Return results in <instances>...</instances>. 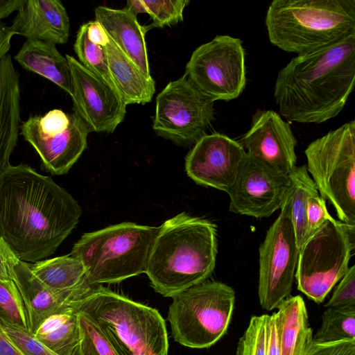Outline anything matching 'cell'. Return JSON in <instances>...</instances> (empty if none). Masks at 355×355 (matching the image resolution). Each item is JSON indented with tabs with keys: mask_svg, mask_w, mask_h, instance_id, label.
<instances>
[{
	"mask_svg": "<svg viewBox=\"0 0 355 355\" xmlns=\"http://www.w3.org/2000/svg\"><path fill=\"white\" fill-rule=\"evenodd\" d=\"M98 21L108 37L129 57L148 77H151L148 58L146 26L138 22L137 17L125 9L98 6L94 10Z\"/></svg>",
	"mask_w": 355,
	"mask_h": 355,
	"instance_id": "cell-20",
	"label": "cell"
},
{
	"mask_svg": "<svg viewBox=\"0 0 355 355\" xmlns=\"http://www.w3.org/2000/svg\"><path fill=\"white\" fill-rule=\"evenodd\" d=\"M217 252L216 224L180 213L159 227L146 274L155 292L173 297L207 280Z\"/></svg>",
	"mask_w": 355,
	"mask_h": 355,
	"instance_id": "cell-3",
	"label": "cell"
},
{
	"mask_svg": "<svg viewBox=\"0 0 355 355\" xmlns=\"http://www.w3.org/2000/svg\"><path fill=\"white\" fill-rule=\"evenodd\" d=\"M98 324L118 355H168L165 320L154 308L97 285L78 302Z\"/></svg>",
	"mask_w": 355,
	"mask_h": 355,
	"instance_id": "cell-5",
	"label": "cell"
},
{
	"mask_svg": "<svg viewBox=\"0 0 355 355\" xmlns=\"http://www.w3.org/2000/svg\"><path fill=\"white\" fill-rule=\"evenodd\" d=\"M306 168L321 197L340 221L355 229V122L348 121L310 143Z\"/></svg>",
	"mask_w": 355,
	"mask_h": 355,
	"instance_id": "cell-7",
	"label": "cell"
},
{
	"mask_svg": "<svg viewBox=\"0 0 355 355\" xmlns=\"http://www.w3.org/2000/svg\"><path fill=\"white\" fill-rule=\"evenodd\" d=\"M13 35L10 26L0 21V60L8 54Z\"/></svg>",
	"mask_w": 355,
	"mask_h": 355,
	"instance_id": "cell-40",
	"label": "cell"
},
{
	"mask_svg": "<svg viewBox=\"0 0 355 355\" xmlns=\"http://www.w3.org/2000/svg\"><path fill=\"white\" fill-rule=\"evenodd\" d=\"M19 130L39 155L43 168L56 175L67 173L77 162L90 132L75 112L67 114L60 109L30 116Z\"/></svg>",
	"mask_w": 355,
	"mask_h": 355,
	"instance_id": "cell-12",
	"label": "cell"
},
{
	"mask_svg": "<svg viewBox=\"0 0 355 355\" xmlns=\"http://www.w3.org/2000/svg\"><path fill=\"white\" fill-rule=\"evenodd\" d=\"M144 13H148L153 23L146 26L152 28H163L183 21V11L189 3V0H141Z\"/></svg>",
	"mask_w": 355,
	"mask_h": 355,
	"instance_id": "cell-32",
	"label": "cell"
},
{
	"mask_svg": "<svg viewBox=\"0 0 355 355\" xmlns=\"http://www.w3.org/2000/svg\"><path fill=\"white\" fill-rule=\"evenodd\" d=\"M72 83L74 112L90 132H113L123 120L126 105L119 92L84 67L74 57L66 55Z\"/></svg>",
	"mask_w": 355,
	"mask_h": 355,
	"instance_id": "cell-15",
	"label": "cell"
},
{
	"mask_svg": "<svg viewBox=\"0 0 355 355\" xmlns=\"http://www.w3.org/2000/svg\"><path fill=\"white\" fill-rule=\"evenodd\" d=\"M7 248L6 243L0 246V280L4 282L12 280L6 261L5 252Z\"/></svg>",
	"mask_w": 355,
	"mask_h": 355,
	"instance_id": "cell-43",
	"label": "cell"
},
{
	"mask_svg": "<svg viewBox=\"0 0 355 355\" xmlns=\"http://www.w3.org/2000/svg\"><path fill=\"white\" fill-rule=\"evenodd\" d=\"M325 306L336 309H355L354 265L348 268Z\"/></svg>",
	"mask_w": 355,
	"mask_h": 355,
	"instance_id": "cell-35",
	"label": "cell"
},
{
	"mask_svg": "<svg viewBox=\"0 0 355 355\" xmlns=\"http://www.w3.org/2000/svg\"><path fill=\"white\" fill-rule=\"evenodd\" d=\"M79 355H118L98 324L79 310Z\"/></svg>",
	"mask_w": 355,
	"mask_h": 355,
	"instance_id": "cell-30",
	"label": "cell"
},
{
	"mask_svg": "<svg viewBox=\"0 0 355 355\" xmlns=\"http://www.w3.org/2000/svg\"><path fill=\"white\" fill-rule=\"evenodd\" d=\"M172 298L167 318L175 342L190 348H208L227 332L235 302L230 286L206 281Z\"/></svg>",
	"mask_w": 355,
	"mask_h": 355,
	"instance_id": "cell-8",
	"label": "cell"
},
{
	"mask_svg": "<svg viewBox=\"0 0 355 355\" xmlns=\"http://www.w3.org/2000/svg\"><path fill=\"white\" fill-rule=\"evenodd\" d=\"M245 57L239 38L217 35L194 50L184 75L214 101H231L245 87Z\"/></svg>",
	"mask_w": 355,
	"mask_h": 355,
	"instance_id": "cell-10",
	"label": "cell"
},
{
	"mask_svg": "<svg viewBox=\"0 0 355 355\" xmlns=\"http://www.w3.org/2000/svg\"><path fill=\"white\" fill-rule=\"evenodd\" d=\"M268 315L253 316L239 339L236 355H266Z\"/></svg>",
	"mask_w": 355,
	"mask_h": 355,
	"instance_id": "cell-33",
	"label": "cell"
},
{
	"mask_svg": "<svg viewBox=\"0 0 355 355\" xmlns=\"http://www.w3.org/2000/svg\"><path fill=\"white\" fill-rule=\"evenodd\" d=\"M5 243L4 241L0 236V246L3 245Z\"/></svg>",
	"mask_w": 355,
	"mask_h": 355,
	"instance_id": "cell-44",
	"label": "cell"
},
{
	"mask_svg": "<svg viewBox=\"0 0 355 355\" xmlns=\"http://www.w3.org/2000/svg\"><path fill=\"white\" fill-rule=\"evenodd\" d=\"M329 216L330 214L326 206V200L318 195V191L311 194L307 200L306 240L315 232Z\"/></svg>",
	"mask_w": 355,
	"mask_h": 355,
	"instance_id": "cell-36",
	"label": "cell"
},
{
	"mask_svg": "<svg viewBox=\"0 0 355 355\" xmlns=\"http://www.w3.org/2000/svg\"><path fill=\"white\" fill-rule=\"evenodd\" d=\"M214 102L183 75L157 96L153 129L180 145L195 144L214 119Z\"/></svg>",
	"mask_w": 355,
	"mask_h": 355,
	"instance_id": "cell-13",
	"label": "cell"
},
{
	"mask_svg": "<svg viewBox=\"0 0 355 355\" xmlns=\"http://www.w3.org/2000/svg\"><path fill=\"white\" fill-rule=\"evenodd\" d=\"M88 24V37L94 44L105 46L109 43V37L101 24L96 21H89Z\"/></svg>",
	"mask_w": 355,
	"mask_h": 355,
	"instance_id": "cell-39",
	"label": "cell"
},
{
	"mask_svg": "<svg viewBox=\"0 0 355 355\" xmlns=\"http://www.w3.org/2000/svg\"><path fill=\"white\" fill-rule=\"evenodd\" d=\"M277 310L273 314L281 355H306L313 340L303 298L289 296Z\"/></svg>",
	"mask_w": 355,
	"mask_h": 355,
	"instance_id": "cell-22",
	"label": "cell"
},
{
	"mask_svg": "<svg viewBox=\"0 0 355 355\" xmlns=\"http://www.w3.org/2000/svg\"><path fill=\"white\" fill-rule=\"evenodd\" d=\"M280 209L259 250V300L261 307L269 311L277 309L290 296L300 250L291 218L288 190Z\"/></svg>",
	"mask_w": 355,
	"mask_h": 355,
	"instance_id": "cell-11",
	"label": "cell"
},
{
	"mask_svg": "<svg viewBox=\"0 0 355 355\" xmlns=\"http://www.w3.org/2000/svg\"><path fill=\"white\" fill-rule=\"evenodd\" d=\"M306 355H355V340L329 343L313 342Z\"/></svg>",
	"mask_w": 355,
	"mask_h": 355,
	"instance_id": "cell-37",
	"label": "cell"
},
{
	"mask_svg": "<svg viewBox=\"0 0 355 355\" xmlns=\"http://www.w3.org/2000/svg\"><path fill=\"white\" fill-rule=\"evenodd\" d=\"M79 300L45 319L33 334L58 355H79Z\"/></svg>",
	"mask_w": 355,
	"mask_h": 355,
	"instance_id": "cell-26",
	"label": "cell"
},
{
	"mask_svg": "<svg viewBox=\"0 0 355 355\" xmlns=\"http://www.w3.org/2000/svg\"><path fill=\"white\" fill-rule=\"evenodd\" d=\"M6 334L24 355H58L28 330L0 321Z\"/></svg>",
	"mask_w": 355,
	"mask_h": 355,
	"instance_id": "cell-34",
	"label": "cell"
},
{
	"mask_svg": "<svg viewBox=\"0 0 355 355\" xmlns=\"http://www.w3.org/2000/svg\"><path fill=\"white\" fill-rule=\"evenodd\" d=\"M0 355H24L9 338L1 324Z\"/></svg>",
	"mask_w": 355,
	"mask_h": 355,
	"instance_id": "cell-41",
	"label": "cell"
},
{
	"mask_svg": "<svg viewBox=\"0 0 355 355\" xmlns=\"http://www.w3.org/2000/svg\"><path fill=\"white\" fill-rule=\"evenodd\" d=\"M355 229L331 215L299 250L295 279L297 289L322 303L349 268Z\"/></svg>",
	"mask_w": 355,
	"mask_h": 355,
	"instance_id": "cell-9",
	"label": "cell"
},
{
	"mask_svg": "<svg viewBox=\"0 0 355 355\" xmlns=\"http://www.w3.org/2000/svg\"><path fill=\"white\" fill-rule=\"evenodd\" d=\"M21 2L22 0H0V21L12 12L17 11Z\"/></svg>",
	"mask_w": 355,
	"mask_h": 355,
	"instance_id": "cell-42",
	"label": "cell"
},
{
	"mask_svg": "<svg viewBox=\"0 0 355 355\" xmlns=\"http://www.w3.org/2000/svg\"><path fill=\"white\" fill-rule=\"evenodd\" d=\"M30 267L35 277L55 292L85 291L93 287L87 282L82 262L69 254L45 259Z\"/></svg>",
	"mask_w": 355,
	"mask_h": 355,
	"instance_id": "cell-25",
	"label": "cell"
},
{
	"mask_svg": "<svg viewBox=\"0 0 355 355\" xmlns=\"http://www.w3.org/2000/svg\"><path fill=\"white\" fill-rule=\"evenodd\" d=\"M245 155L239 141L219 132L205 134L187 153L185 171L198 184L227 193Z\"/></svg>",
	"mask_w": 355,
	"mask_h": 355,
	"instance_id": "cell-16",
	"label": "cell"
},
{
	"mask_svg": "<svg viewBox=\"0 0 355 355\" xmlns=\"http://www.w3.org/2000/svg\"><path fill=\"white\" fill-rule=\"evenodd\" d=\"M87 31V22L81 25L77 32L73 49L78 62L89 71L118 92L109 70L105 47L93 43L89 39Z\"/></svg>",
	"mask_w": 355,
	"mask_h": 355,
	"instance_id": "cell-28",
	"label": "cell"
},
{
	"mask_svg": "<svg viewBox=\"0 0 355 355\" xmlns=\"http://www.w3.org/2000/svg\"><path fill=\"white\" fill-rule=\"evenodd\" d=\"M246 153L288 174L296 166L297 139L288 123L276 112L257 110L239 141Z\"/></svg>",
	"mask_w": 355,
	"mask_h": 355,
	"instance_id": "cell-17",
	"label": "cell"
},
{
	"mask_svg": "<svg viewBox=\"0 0 355 355\" xmlns=\"http://www.w3.org/2000/svg\"><path fill=\"white\" fill-rule=\"evenodd\" d=\"M5 257L11 279L21 296L29 331L33 334L45 319L73 304L90 289L55 292L42 284L32 272L30 263L18 259L8 246Z\"/></svg>",
	"mask_w": 355,
	"mask_h": 355,
	"instance_id": "cell-18",
	"label": "cell"
},
{
	"mask_svg": "<svg viewBox=\"0 0 355 355\" xmlns=\"http://www.w3.org/2000/svg\"><path fill=\"white\" fill-rule=\"evenodd\" d=\"M354 80L355 35L292 58L278 71L274 97L288 121L321 123L343 110Z\"/></svg>",
	"mask_w": 355,
	"mask_h": 355,
	"instance_id": "cell-2",
	"label": "cell"
},
{
	"mask_svg": "<svg viewBox=\"0 0 355 355\" xmlns=\"http://www.w3.org/2000/svg\"><path fill=\"white\" fill-rule=\"evenodd\" d=\"M14 35L64 44L69 36L67 12L59 0H22L10 26Z\"/></svg>",
	"mask_w": 355,
	"mask_h": 355,
	"instance_id": "cell-19",
	"label": "cell"
},
{
	"mask_svg": "<svg viewBox=\"0 0 355 355\" xmlns=\"http://www.w3.org/2000/svg\"><path fill=\"white\" fill-rule=\"evenodd\" d=\"M266 355H281L274 314L268 318Z\"/></svg>",
	"mask_w": 355,
	"mask_h": 355,
	"instance_id": "cell-38",
	"label": "cell"
},
{
	"mask_svg": "<svg viewBox=\"0 0 355 355\" xmlns=\"http://www.w3.org/2000/svg\"><path fill=\"white\" fill-rule=\"evenodd\" d=\"M105 46L108 67L116 87L125 104H146L155 92V82L146 76L109 37Z\"/></svg>",
	"mask_w": 355,
	"mask_h": 355,
	"instance_id": "cell-23",
	"label": "cell"
},
{
	"mask_svg": "<svg viewBox=\"0 0 355 355\" xmlns=\"http://www.w3.org/2000/svg\"><path fill=\"white\" fill-rule=\"evenodd\" d=\"M355 340V309L327 308L313 340L318 343Z\"/></svg>",
	"mask_w": 355,
	"mask_h": 355,
	"instance_id": "cell-29",
	"label": "cell"
},
{
	"mask_svg": "<svg viewBox=\"0 0 355 355\" xmlns=\"http://www.w3.org/2000/svg\"><path fill=\"white\" fill-rule=\"evenodd\" d=\"M290 185L288 175L246 153L227 191L230 211L267 218L281 208Z\"/></svg>",
	"mask_w": 355,
	"mask_h": 355,
	"instance_id": "cell-14",
	"label": "cell"
},
{
	"mask_svg": "<svg viewBox=\"0 0 355 355\" xmlns=\"http://www.w3.org/2000/svg\"><path fill=\"white\" fill-rule=\"evenodd\" d=\"M159 227L123 222L84 234L70 255L83 264L91 286L115 284L146 273Z\"/></svg>",
	"mask_w": 355,
	"mask_h": 355,
	"instance_id": "cell-6",
	"label": "cell"
},
{
	"mask_svg": "<svg viewBox=\"0 0 355 355\" xmlns=\"http://www.w3.org/2000/svg\"><path fill=\"white\" fill-rule=\"evenodd\" d=\"M14 58L24 69L48 79L71 95L72 83L69 62L54 44L26 40Z\"/></svg>",
	"mask_w": 355,
	"mask_h": 355,
	"instance_id": "cell-24",
	"label": "cell"
},
{
	"mask_svg": "<svg viewBox=\"0 0 355 355\" xmlns=\"http://www.w3.org/2000/svg\"><path fill=\"white\" fill-rule=\"evenodd\" d=\"M19 73L11 56L0 60V173L10 165L9 159L20 130V88Z\"/></svg>",
	"mask_w": 355,
	"mask_h": 355,
	"instance_id": "cell-21",
	"label": "cell"
},
{
	"mask_svg": "<svg viewBox=\"0 0 355 355\" xmlns=\"http://www.w3.org/2000/svg\"><path fill=\"white\" fill-rule=\"evenodd\" d=\"M288 175L290 179L288 192L291 201V218L296 244L300 250L306 241L307 200L311 194L318 191L309 175L306 165L295 166Z\"/></svg>",
	"mask_w": 355,
	"mask_h": 355,
	"instance_id": "cell-27",
	"label": "cell"
},
{
	"mask_svg": "<svg viewBox=\"0 0 355 355\" xmlns=\"http://www.w3.org/2000/svg\"><path fill=\"white\" fill-rule=\"evenodd\" d=\"M81 214L68 191L27 164H10L0 173V236L21 261L53 254Z\"/></svg>",
	"mask_w": 355,
	"mask_h": 355,
	"instance_id": "cell-1",
	"label": "cell"
},
{
	"mask_svg": "<svg viewBox=\"0 0 355 355\" xmlns=\"http://www.w3.org/2000/svg\"><path fill=\"white\" fill-rule=\"evenodd\" d=\"M0 321L29 331L24 302L12 280H0Z\"/></svg>",
	"mask_w": 355,
	"mask_h": 355,
	"instance_id": "cell-31",
	"label": "cell"
},
{
	"mask_svg": "<svg viewBox=\"0 0 355 355\" xmlns=\"http://www.w3.org/2000/svg\"><path fill=\"white\" fill-rule=\"evenodd\" d=\"M265 23L272 44L309 53L355 35V0H274Z\"/></svg>",
	"mask_w": 355,
	"mask_h": 355,
	"instance_id": "cell-4",
	"label": "cell"
}]
</instances>
